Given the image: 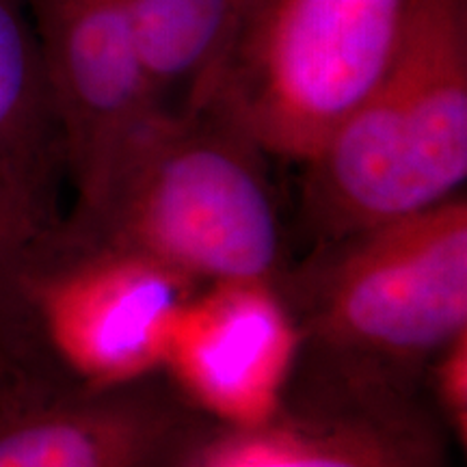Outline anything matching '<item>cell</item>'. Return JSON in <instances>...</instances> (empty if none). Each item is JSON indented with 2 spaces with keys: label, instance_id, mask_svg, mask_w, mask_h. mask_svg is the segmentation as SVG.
Masks as SVG:
<instances>
[{
  "label": "cell",
  "instance_id": "4",
  "mask_svg": "<svg viewBox=\"0 0 467 467\" xmlns=\"http://www.w3.org/2000/svg\"><path fill=\"white\" fill-rule=\"evenodd\" d=\"M197 288L58 219L0 265V405L161 375L180 307Z\"/></svg>",
  "mask_w": 467,
  "mask_h": 467
},
{
  "label": "cell",
  "instance_id": "1",
  "mask_svg": "<svg viewBox=\"0 0 467 467\" xmlns=\"http://www.w3.org/2000/svg\"><path fill=\"white\" fill-rule=\"evenodd\" d=\"M301 169L314 244L465 192L467 0H411L377 83Z\"/></svg>",
  "mask_w": 467,
  "mask_h": 467
},
{
  "label": "cell",
  "instance_id": "5",
  "mask_svg": "<svg viewBox=\"0 0 467 467\" xmlns=\"http://www.w3.org/2000/svg\"><path fill=\"white\" fill-rule=\"evenodd\" d=\"M409 7L411 0H265L197 104L225 113L273 161L303 165L377 83Z\"/></svg>",
  "mask_w": 467,
  "mask_h": 467
},
{
  "label": "cell",
  "instance_id": "2",
  "mask_svg": "<svg viewBox=\"0 0 467 467\" xmlns=\"http://www.w3.org/2000/svg\"><path fill=\"white\" fill-rule=\"evenodd\" d=\"M301 334L296 366L353 383L424 388L467 331V197L368 227L277 279Z\"/></svg>",
  "mask_w": 467,
  "mask_h": 467
},
{
  "label": "cell",
  "instance_id": "12",
  "mask_svg": "<svg viewBox=\"0 0 467 467\" xmlns=\"http://www.w3.org/2000/svg\"><path fill=\"white\" fill-rule=\"evenodd\" d=\"M424 392L457 448L467 446V331L459 334L431 359Z\"/></svg>",
  "mask_w": 467,
  "mask_h": 467
},
{
  "label": "cell",
  "instance_id": "6",
  "mask_svg": "<svg viewBox=\"0 0 467 467\" xmlns=\"http://www.w3.org/2000/svg\"><path fill=\"white\" fill-rule=\"evenodd\" d=\"M452 448L424 388L295 368L277 413L249 426L203 418L173 467H452Z\"/></svg>",
  "mask_w": 467,
  "mask_h": 467
},
{
  "label": "cell",
  "instance_id": "3",
  "mask_svg": "<svg viewBox=\"0 0 467 467\" xmlns=\"http://www.w3.org/2000/svg\"><path fill=\"white\" fill-rule=\"evenodd\" d=\"M271 161L236 121L197 104L162 115L128 151L96 206L63 214L61 223L200 285L277 282L288 260Z\"/></svg>",
  "mask_w": 467,
  "mask_h": 467
},
{
  "label": "cell",
  "instance_id": "10",
  "mask_svg": "<svg viewBox=\"0 0 467 467\" xmlns=\"http://www.w3.org/2000/svg\"><path fill=\"white\" fill-rule=\"evenodd\" d=\"M61 137L25 0H0V262L58 223Z\"/></svg>",
  "mask_w": 467,
  "mask_h": 467
},
{
  "label": "cell",
  "instance_id": "8",
  "mask_svg": "<svg viewBox=\"0 0 467 467\" xmlns=\"http://www.w3.org/2000/svg\"><path fill=\"white\" fill-rule=\"evenodd\" d=\"M299 348L277 282L203 284L180 307L161 375L206 420L260 424L284 405Z\"/></svg>",
  "mask_w": 467,
  "mask_h": 467
},
{
  "label": "cell",
  "instance_id": "9",
  "mask_svg": "<svg viewBox=\"0 0 467 467\" xmlns=\"http://www.w3.org/2000/svg\"><path fill=\"white\" fill-rule=\"evenodd\" d=\"M203 416L162 375L0 405V467H173Z\"/></svg>",
  "mask_w": 467,
  "mask_h": 467
},
{
  "label": "cell",
  "instance_id": "7",
  "mask_svg": "<svg viewBox=\"0 0 467 467\" xmlns=\"http://www.w3.org/2000/svg\"><path fill=\"white\" fill-rule=\"evenodd\" d=\"M61 137L69 214L96 206L162 113L143 72L124 0H25Z\"/></svg>",
  "mask_w": 467,
  "mask_h": 467
},
{
  "label": "cell",
  "instance_id": "11",
  "mask_svg": "<svg viewBox=\"0 0 467 467\" xmlns=\"http://www.w3.org/2000/svg\"><path fill=\"white\" fill-rule=\"evenodd\" d=\"M143 72L162 113L195 107L265 0H124Z\"/></svg>",
  "mask_w": 467,
  "mask_h": 467
}]
</instances>
